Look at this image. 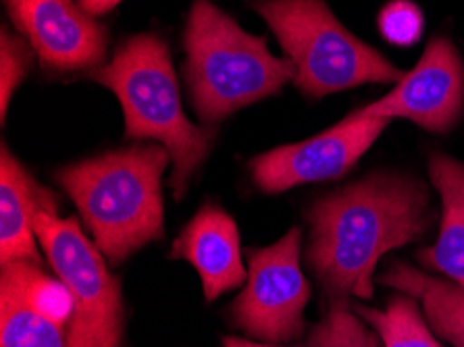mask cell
<instances>
[{
    "label": "cell",
    "instance_id": "cell-1",
    "mask_svg": "<svg viewBox=\"0 0 464 347\" xmlns=\"http://www.w3.org/2000/svg\"><path fill=\"white\" fill-rule=\"evenodd\" d=\"M435 217L425 183L402 173H372L316 200L306 212V265L329 308L371 300L379 258L423 239Z\"/></svg>",
    "mask_w": 464,
    "mask_h": 347
},
{
    "label": "cell",
    "instance_id": "cell-2",
    "mask_svg": "<svg viewBox=\"0 0 464 347\" xmlns=\"http://www.w3.org/2000/svg\"><path fill=\"white\" fill-rule=\"evenodd\" d=\"M169 162L171 154L165 146L136 144L56 173L98 250L112 265L165 236L160 181Z\"/></svg>",
    "mask_w": 464,
    "mask_h": 347
},
{
    "label": "cell",
    "instance_id": "cell-3",
    "mask_svg": "<svg viewBox=\"0 0 464 347\" xmlns=\"http://www.w3.org/2000/svg\"><path fill=\"white\" fill-rule=\"evenodd\" d=\"M90 75L121 102L125 136L152 140L167 148L173 162L171 188L175 198L184 196L192 175L207 160L217 131L210 125H194L186 117L165 40L154 34L131 35L111 63Z\"/></svg>",
    "mask_w": 464,
    "mask_h": 347
},
{
    "label": "cell",
    "instance_id": "cell-4",
    "mask_svg": "<svg viewBox=\"0 0 464 347\" xmlns=\"http://www.w3.org/2000/svg\"><path fill=\"white\" fill-rule=\"evenodd\" d=\"M184 46L189 101L208 125L294 80L290 61L271 54L265 38L244 32L210 0H194Z\"/></svg>",
    "mask_w": 464,
    "mask_h": 347
},
{
    "label": "cell",
    "instance_id": "cell-5",
    "mask_svg": "<svg viewBox=\"0 0 464 347\" xmlns=\"http://www.w3.org/2000/svg\"><path fill=\"white\" fill-rule=\"evenodd\" d=\"M294 67V86L323 98L362 83H398L404 71L340 24L325 0H250Z\"/></svg>",
    "mask_w": 464,
    "mask_h": 347
},
{
    "label": "cell",
    "instance_id": "cell-6",
    "mask_svg": "<svg viewBox=\"0 0 464 347\" xmlns=\"http://www.w3.org/2000/svg\"><path fill=\"white\" fill-rule=\"evenodd\" d=\"M38 244L56 277L73 297L67 347H121V285L107 268V258L75 218L54 212L36 217Z\"/></svg>",
    "mask_w": 464,
    "mask_h": 347
},
{
    "label": "cell",
    "instance_id": "cell-7",
    "mask_svg": "<svg viewBox=\"0 0 464 347\" xmlns=\"http://www.w3.org/2000/svg\"><path fill=\"white\" fill-rule=\"evenodd\" d=\"M302 231L292 227L269 247L252 250L242 294L231 304V321L260 342H292L304 333L311 285L300 268Z\"/></svg>",
    "mask_w": 464,
    "mask_h": 347
},
{
    "label": "cell",
    "instance_id": "cell-8",
    "mask_svg": "<svg viewBox=\"0 0 464 347\" xmlns=\"http://www.w3.org/2000/svg\"><path fill=\"white\" fill-rule=\"evenodd\" d=\"M390 123L392 119L361 117L353 112L319 136L260 154L250 162L252 179L266 194L337 179L356 165Z\"/></svg>",
    "mask_w": 464,
    "mask_h": 347
},
{
    "label": "cell",
    "instance_id": "cell-9",
    "mask_svg": "<svg viewBox=\"0 0 464 347\" xmlns=\"http://www.w3.org/2000/svg\"><path fill=\"white\" fill-rule=\"evenodd\" d=\"M354 112L409 119L435 133L450 131L464 112V63L456 46L448 38H433L417 67L404 73L390 94Z\"/></svg>",
    "mask_w": 464,
    "mask_h": 347
},
{
    "label": "cell",
    "instance_id": "cell-10",
    "mask_svg": "<svg viewBox=\"0 0 464 347\" xmlns=\"http://www.w3.org/2000/svg\"><path fill=\"white\" fill-rule=\"evenodd\" d=\"M21 35L42 65L54 71L96 69L107 56L109 35L94 15L73 0H6Z\"/></svg>",
    "mask_w": 464,
    "mask_h": 347
},
{
    "label": "cell",
    "instance_id": "cell-11",
    "mask_svg": "<svg viewBox=\"0 0 464 347\" xmlns=\"http://www.w3.org/2000/svg\"><path fill=\"white\" fill-rule=\"evenodd\" d=\"M171 260H186L200 275L207 302L240 287L246 268L240 250V233L227 212L207 204L179 233L169 252Z\"/></svg>",
    "mask_w": 464,
    "mask_h": 347
},
{
    "label": "cell",
    "instance_id": "cell-12",
    "mask_svg": "<svg viewBox=\"0 0 464 347\" xmlns=\"http://www.w3.org/2000/svg\"><path fill=\"white\" fill-rule=\"evenodd\" d=\"M54 212L56 200L27 169L13 157L9 148L0 152V265L15 260L40 262L36 217Z\"/></svg>",
    "mask_w": 464,
    "mask_h": 347
},
{
    "label": "cell",
    "instance_id": "cell-13",
    "mask_svg": "<svg viewBox=\"0 0 464 347\" xmlns=\"http://www.w3.org/2000/svg\"><path fill=\"white\" fill-rule=\"evenodd\" d=\"M429 179L440 191L441 223L438 242L419 252V262L464 289V162L433 154Z\"/></svg>",
    "mask_w": 464,
    "mask_h": 347
},
{
    "label": "cell",
    "instance_id": "cell-14",
    "mask_svg": "<svg viewBox=\"0 0 464 347\" xmlns=\"http://www.w3.org/2000/svg\"><path fill=\"white\" fill-rule=\"evenodd\" d=\"M379 281L417 297L435 335L454 347H464V289L460 285L420 273L404 262H392Z\"/></svg>",
    "mask_w": 464,
    "mask_h": 347
},
{
    "label": "cell",
    "instance_id": "cell-15",
    "mask_svg": "<svg viewBox=\"0 0 464 347\" xmlns=\"http://www.w3.org/2000/svg\"><path fill=\"white\" fill-rule=\"evenodd\" d=\"M0 287L21 297L38 310L42 316L53 321L56 327H69L73 318V297L65 283L59 277H51L40 268V262L15 260L3 265Z\"/></svg>",
    "mask_w": 464,
    "mask_h": 347
},
{
    "label": "cell",
    "instance_id": "cell-16",
    "mask_svg": "<svg viewBox=\"0 0 464 347\" xmlns=\"http://www.w3.org/2000/svg\"><path fill=\"white\" fill-rule=\"evenodd\" d=\"M353 308L377 333L383 347H444L423 321L417 297L396 295L385 310L362 304H354Z\"/></svg>",
    "mask_w": 464,
    "mask_h": 347
},
{
    "label": "cell",
    "instance_id": "cell-17",
    "mask_svg": "<svg viewBox=\"0 0 464 347\" xmlns=\"http://www.w3.org/2000/svg\"><path fill=\"white\" fill-rule=\"evenodd\" d=\"M3 347H67V335L9 289L0 287Z\"/></svg>",
    "mask_w": 464,
    "mask_h": 347
},
{
    "label": "cell",
    "instance_id": "cell-18",
    "mask_svg": "<svg viewBox=\"0 0 464 347\" xmlns=\"http://www.w3.org/2000/svg\"><path fill=\"white\" fill-rule=\"evenodd\" d=\"M350 308H329L313 327L304 347H382L375 333Z\"/></svg>",
    "mask_w": 464,
    "mask_h": 347
},
{
    "label": "cell",
    "instance_id": "cell-19",
    "mask_svg": "<svg viewBox=\"0 0 464 347\" xmlns=\"http://www.w3.org/2000/svg\"><path fill=\"white\" fill-rule=\"evenodd\" d=\"M34 56L36 53L30 42L3 27V34H0V112H3V121L13 94L30 73Z\"/></svg>",
    "mask_w": 464,
    "mask_h": 347
},
{
    "label": "cell",
    "instance_id": "cell-20",
    "mask_svg": "<svg viewBox=\"0 0 464 347\" xmlns=\"http://www.w3.org/2000/svg\"><path fill=\"white\" fill-rule=\"evenodd\" d=\"M377 24L385 40L398 46H409L420 38L425 21L417 5L409 0H393L379 13Z\"/></svg>",
    "mask_w": 464,
    "mask_h": 347
},
{
    "label": "cell",
    "instance_id": "cell-21",
    "mask_svg": "<svg viewBox=\"0 0 464 347\" xmlns=\"http://www.w3.org/2000/svg\"><path fill=\"white\" fill-rule=\"evenodd\" d=\"M80 3V6L83 11H88L90 15H104V13H109L115 9V6L121 3V0H77Z\"/></svg>",
    "mask_w": 464,
    "mask_h": 347
},
{
    "label": "cell",
    "instance_id": "cell-22",
    "mask_svg": "<svg viewBox=\"0 0 464 347\" xmlns=\"http://www.w3.org/2000/svg\"><path fill=\"white\" fill-rule=\"evenodd\" d=\"M223 347H279L271 343H256L242 337H223Z\"/></svg>",
    "mask_w": 464,
    "mask_h": 347
}]
</instances>
